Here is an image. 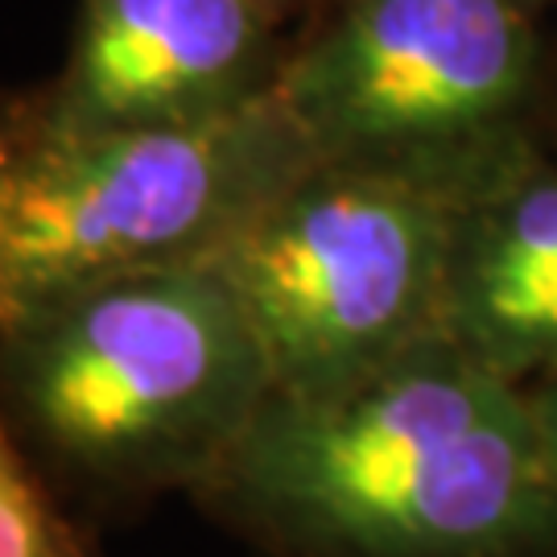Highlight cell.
I'll list each match as a JSON object with an SVG mask.
<instances>
[{
    "mask_svg": "<svg viewBox=\"0 0 557 557\" xmlns=\"http://www.w3.org/2000/svg\"><path fill=\"white\" fill-rule=\"evenodd\" d=\"M442 331L524 388L557 380V165L524 153L471 190Z\"/></svg>",
    "mask_w": 557,
    "mask_h": 557,
    "instance_id": "obj_7",
    "label": "cell"
},
{
    "mask_svg": "<svg viewBox=\"0 0 557 557\" xmlns=\"http://www.w3.org/2000/svg\"><path fill=\"white\" fill-rule=\"evenodd\" d=\"M541 83L529 0H335L277 96L314 158L479 186L529 153Z\"/></svg>",
    "mask_w": 557,
    "mask_h": 557,
    "instance_id": "obj_5",
    "label": "cell"
},
{
    "mask_svg": "<svg viewBox=\"0 0 557 557\" xmlns=\"http://www.w3.org/2000/svg\"><path fill=\"white\" fill-rule=\"evenodd\" d=\"M273 397L232 281L186 260L83 281L0 319V405L96 487L207 483Z\"/></svg>",
    "mask_w": 557,
    "mask_h": 557,
    "instance_id": "obj_2",
    "label": "cell"
},
{
    "mask_svg": "<svg viewBox=\"0 0 557 557\" xmlns=\"http://www.w3.org/2000/svg\"><path fill=\"white\" fill-rule=\"evenodd\" d=\"M529 4H533V13H537V9H541V4H545V0H529Z\"/></svg>",
    "mask_w": 557,
    "mask_h": 557,
    "instance_id": "obj_11",
    "label": "cell"
},
{
    "mask_svg": "<svg viewBox=\"0 0 557 557\" xmlns=\"http://www.w3.org/2000/svg\"><path fill=\"white\" fill-rule=\"evenodd\" d=\"M202 487L314 557H517L557 533L533 393L446 331L335 388L273 393Z\"/></svg>",
    "mask_w": 557,
    "mask_h": 557,
    "instance_id": "obj_1",
    "label": "cell"
},
{
    "mask_svg": "<svg viewBox=\"0 0 557 557\" xmlns=\"http://www.w3.org/2000/svg\"><path fill=\"white\" fill-rule=\"evenodd\" d=\"M471 190L397 165L310 158L260 202L215 264L264 347L273 393L335 388L438 335Z\"/></svg>",
    "mask_w": 557,
    "mask_h": 557,
    "instance_id": "obj_4",
    "label": "cell"
},
{
    "mask_svg": "<svg viewBox=\"0 0 557 557\" xmlns=\"http://www.w3.org/2000/svg\"><path fill=\"white\" fill-rule=\"evenodd\" d=\"M264 4L294 25L298 17H322V13H326L335 0H264Z\"/></svg>",
    "mask_w": 557,
    "mask_h": 557,
    "instance_id": "obj_10",
    "label": "cell"
},
{
    "mask_svg": "<svg viewBox=\"0 0 557 557\" xmlns=\"http://www.w3.org/2000/svg\"><path fill=\"white\" fill-rule=\"evenodd\" d=\"M4 319V306H0ZM0 557H79L75 533L41 492L0 405Z\"/></svg>",
    "mask_w": 557,
    "mask_h": 557,
    "instance_id": "obj_8",
    "label": "cell"
},
{
    "mask_svg": "<svg viewBox=\"0 0 557 557\" xmlns=\"http://www.w3.org/2000/svg\"><path fill=\"white\" fill-rule=\"evenodd\" d=\"M289 21L264 0H79L34 120L54 137L199 124L277 91Z\"/></svg>",
    "mask_w": 557,
    "mask_h": 557,
    "instance_id": "obj_6",
    "label": "cell"
},
{
    "mask_svg": "<svg viewBox=\"0 0 557 557\" xmlns=\"http://www.w3.org/2000/svg\"><path fill=\"white\" fill-rule=\"evenodd\" d=\"M533 413H537L541 438H545V450H549V462H554L557 475V380H545V384H533Z\"/></svg>",
    "mask_w": 557,
    "mask_h": 557,
    "instance_id": "obj_9",
    "label": "cell"
},
{
    "mask_svg": "<svg viewBox=\"0 0 557 557\" xmlns=\"http://www.w3.org/2000/svg\"><path fill=\"white\" fill-rule=\"evenodd\" d=\"M314 158L281 96L199 124L54 137L0 108V306L83 281L215 260Z\"/></svg>",
    "mask_w": 557,
    "mask_h": 557,
    "instance_id": "obj_3",
    "label": "cell"
}]
</instances>
